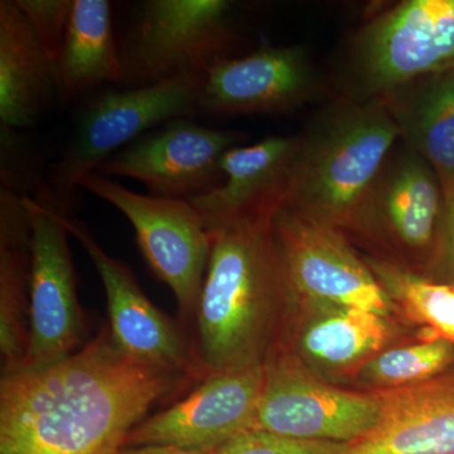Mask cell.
<instances>
[{"mask_svg": "<svg viewBox=\"0 0 454 454\" xmlns=\"http://www.w3.org/2000/svg\"><path fill=\"white\" fill-rule=\"evenodd\" d=\"M79 188L109 202L130 221L155 277L169 286L179 312L193 318L210 262L212 235L187 200L133 192L106 176H86Z\"/></svg>", "mask_w": 454, "mask_h": 454, "instance_id": "52a82bcc", "label": "cell"}, {"mask_svg": "<svg viewBox=\"0 0 454 454\" xmlns=\"http://www.w3.org/2000/svg\"><path fill=\"white\" fill-rule=\"evenodd\" d=\"M454 70V0H405L352 38L342 98H381L415 80Z\"/></svg>", "mask_w": 454, "mask_h": 454, "instance_id": "277c9868", "label": "cell"}, {"mask_svg": "<svg viewBox=\"0 0 454 454\" xmlns=\"http://www.w3.org/2000/svg\"><path fill=\"white\" fill-rule=\"evenodd\" d=\"M437 259L454 283V197H446L443 217L439 229Z\"/></svg>", "mask_w": 454, "mask_h": 454, "instance_id": "4316f807", "label": "cell"}, {"mask_svg": "<svg viewBox=\"0 0 454 454\" xmlns=\"http://www.w3.org/2000/svg\"><path fill=\"white\" fill-rule=\"evenodd\" d=\"M399 142L382 98L340 97L298 136L282 207L339 230L349 226Z\"/></svg>", "mask_w": 454, "mask_h": 454, "instance_id": "3957f363", "label": "cell"}, {"mask_svg": "<svg viewBox=\"0 0 454 454\" xmlns=\"http://www.w3.org/2000/svg\"><path fill=\"white\" fill-rule=\"evenodd\" d=\"M247 139L241 131L211 129L178 119L125 146L98 173L138 181L152 196L190 201L221 186L223 154Z\"/></svg>", "mask_w": 454, "mask_h": 454, "instance_id": "8fae6325", "label": "cell"}, {"mask_svg": "<svg viewBox=\"0 0 454 454\" xmlns=\"http://www.w3.org/2000/svg\"><path fill=\"white\" fill-rule=\"evenodd\" d=\"M378 391L357 393L319 380L297 358L277 354L265 365L255 429L284 437L348 444L378 423Z\"/></svg>", "mask_w": 454, "mask_h": 454, "instance_id": "30bf717a", "label": "cell"}, {"mask_svg": "<svg viewBox=\"0 0 454 454\" xmlns=\"http://www.w3.org/2000/svg\"><path fill=\"white\" fill-rule=\"evenodd\" d=\"M322 90L304 47H270L212 67L203 82L200 113L278 115L306 106Z\"/></svg>", "mask_w": 454, "mask_h": 454, "instance_id": "5bb4252c", "label": "cell"}, {"mask_svg": "<svg viewBox=\"0 0 454 454\" xmlns=\"http://www.w3.org/2000/svg\"><path fill=\"white\" fill-rule=\"evenodd\" d=\"M264 382L260 364L207 376L186 399L134 427L124 448L173 446L208 453L255 427Z\"/></svg>", "mask_w": 454, "mask_h": 454, "instance_id": "7c38bea8", "label": "cell"}, {"mask_svg": "<svg viewBox=\"0 0 454 454\" xmlns=\"http://www.w3.org/2000/svg\"><path fill=\"white\" fill-rule=\"evenodd\" d=\"M372 269L396 307L413 322L426 325V340L454 343V283H439L387 259L370 258Z\"/></svg>", "mask_w": 454, "mask_h": 454, "instance_id": "603a6c76", "label": "cell"}, {"mask_svg": "<svg viewBox=\"0 0 454 454\" xmlns=\"http://www.w3.org/2000/svg\"><path fill=\"white\" fill-rule=\"evenodd\" d=\"M57 97L64 103L95 86L125 80L107 0H74L70 26L56 62Z\"/></svg>", "mask_w": 454, "mask_h": 454, "instance_id": "7402d4cb", "label": "cell"}, {"mask_svg": "<svg viewBox=\"0 0 454 454\" xmlns=\"http://www.w3.org/2000/svg\"><path fill=\"white\" fill-rule=\"evenodd\" d=\"M16 3L56 66L70 26L74 0H16Z\"/></svg>", "mask_w": 454, "mask_h": 454, "instance_id": "484cf974", "label": "cell"}, {"mask_svg": "<svg viewBox=\"0 0 454 454\" xmlns=\"http://www.w3.org/2000/svg\"><path fill=\"white\" fill-rule=\"evenodd\" d=\"M23 195L0 188V351L3 375L25 366L29 346L31 230Z\"/></svg>", "mask_w": 454, "mask_h": 454, "instance_id": "ffe728a7", "label": "cell"}, {"mask_svg": "<svg viewBox=\"0 0 454 454\" xmlns=\"http://www.w3.org/2000/svg\"><path fill=\"white\" fill-rule=\"evenodd\" d=\"M57 97L56 66L16 0L0 2V121L16 130L40 121Z\"/></svg>", "mask_w": 454, "mask_h": 454, "instance_id": "ac0fdd59", "label": "cell"}, {"mask_svg": "<svg viewBox=\"0 0 454 454\" xmlns=\"http://www.w3.org/2000/svg\"><path fill=\"white\" fill-rule=\"evenodd\" d=\"M61 220L68 234L80 241L100 276L115 345L136 360L199 379L192 348H188L168 317L148 300L129 269L112 258L82 221L64 214Z\"/></svg>", "mask_w": 454, "mask_h": 454, "instance_id": "9a60e30c", "label": "cell"}, {"mask_svg": "<svg viewBox=\"0 0 454 454\" xmlns=\"http://www.w3.org/2000/svg\"><path fill=\"white\" fill-rule=\"evenodd\" d=\"M400 140L437 173L446 197H454V70L429 74L381 98Z\"/></svg>", "mask_w": 454, "mask_h": 454, "instance_id": "d6986e66", "label": "cell"}, {"mask_svg": "<svg viewBox=\"0 0 454 454\" xmlns=\"http://www.w3.org/2000/svg\"><path fill=\"white\" fill-rule=\"evenodd\" d=\"M379 393L378 423L339 454H454V365Z\"/></svg>", "mask_w": 454, "mask_h": 454, "instance_id": "2e32d148", "label": "cell"}, {"mask_svg": "<svg viewBox=\"0 0 454 454\" xmlns=\"http://www.w3.org/2000/svg\"><path fill=\"white\" fill-rule=\"evenodd\" d=\"M119 454H208L199 450L173 446H140L122 448Z\"/></svg>", "mask_w": 454, "mask_h": 454, "instance_id": "83f0119b", "label": "cell"}, {"mask_svg": "<svg viewBox=\"0 0 454 454\" xmlns=\"http://www.w3.org/2000/svg\"><path fill=\"white\" fill-rule=\"evenodd\" d=\"M277 210L211 232L210 262L193 316L199 376L267 365L273 358L278 309L294 297L274 238Z\"/></svg>", "mask_w": 454, "mask_h": 454, "instance_id": "7a4b0ae2", "label": "cell"}, {"mask_svg": "<svg viewBox=\"0 0 454 454\" xmlns=\"http://www.w3.org/2000/svg\"><path fill=\"white\" fill-rule=\"evenodd\" d=\"M184 376L128 356L104 328L59 363L3 375L0 454H119Z\"/></svg>", "mask_w": 454, "mask_h": 454, "instance_id": "6da1fadb", "label": "cell"}, {"mask_svg": "<svg viewBox=\"0 0 454 454\" xmlns=\"http://www.w3.org/2000/svg\"><path fill=\"white\" fill-rule=\"evenodd\" d=\"M234 40L226 0H148L121 51L124 82L143 86L206 74L230 59Z\"/></svg>", "mask_w": 454, "mask_h": 454, "instance_id": "8992f818", "label": "cell"}, {"mask_svg": "<svg viewBox=\"0 0 454 454\" xmlns=\"http://www.w3.org/2000/svg\"><path fill=\"white\" fill-rule=\"evenodd\" d=\"M301 303L306 312L298 325V348L307 360L325 369L360 370L393 336L387 318L369 310L316 301Z\"/></svg>", "mask_w": 454, "mask_h": 454, "instance_id": "44dd1931", "label": "cell"}, {"mask_svg": "<svg viewBox=\"0 0 454 454\" xmlns=\"http://www.w3.org/2000/svg\"><path fill=\"white\" fill-rule=\"evenodd\" d=\"M453 365L454 343L424 340L380 352L361 367L360 376L380 389H393L427 380Z\"/></svg>", "mask_w": 454, "mask_h": 454, "instance_id": "cb8c5ba5", "label": "cell"}, {"mask_svg": "<svg viewBox=\"0 0 454 454\" xmlns=\"http://www.w3.org/2000/svg\"><path fill=\"white\" fill-rule=\"evenodd\" d=\"M298 136H270L223 154L220 187L190 202L214 232L227 223L283 205Z\"/></svg>", "mask_w": 454, "mask_h": 454, "instance_id": "e0dca14e", "label": "cell"}, {"mask_svg": "<svg viewBox=\"0 0 454 454\" xmlns=\"http://www.w3.org/2000/svg\"><path fill=\"white\" fill-rule=\"evenodd\" d=\"M446 195L435 170L400 140L358 206L351 227L397 250L422 254L437 247Z\"/></svg>", "mask_w": 454, "mask_h": 454, "instance_id": "4fadbf2b", "label": "cell"}, {"mask_svg": "<svg viewBox=\"0 0 454 454\" xmlns=\"http://www.w3.org/2000/svg\"><path fill=\"white\" fill-rule=\"evenodd\" d=\"M31 230L29 346L22 370L52 365L85 345V321L67 230L55 200L43 188L23 195Z\"/></svg>", "mask_w": 454, "mask_h": 454, "instance_id": "ba28073f", "label": "cell"}, {"mask_svg": "<svg viewBox=\"0 0 454 454\" xmlns=\"http://www.w3.org/2000/svg\"><path fill=\"white\" fill-rule=\"evenodd\" d=\"M345 443L284 437L262 429H249L230 438L208 454H339Z\"/></svg>", "mask_w": 454, "mask_h": 454, "instance_id": "d4e9b609", "label": "cell"}, {"mask_svg": "<svg viewBox=\"0 0 454 454\" xmlns=\"http://www.w3.org/2000/svg\"><path fill=\"white\" fill-rule=\"evenodd\" d=\"M273 231L297 300L369 310L385 318L396 309L340 230L280 206L273 216Z\"/></svg>", "mask_w": 454, "mask_h": 454, "instance_id": "9c48e42d", "label": "cell"}, {"mask_svg": "<svg viewBox=\"0 0 454 454\" xmlns=\"http://www.w3.org/2000/svg\"><path fill=\"white\" fill-rule=\"evenodd\" d=\"M206 74H186L166 82L109 91L90 101L80 115L64 153L51 169L53 200L79 188L86 176L149 131L200 113Z\"/></svg>", "mask_w": 454, "mask_h": 454, "instance_id": "5b68a950", "label": "cell"}]
</instances>
